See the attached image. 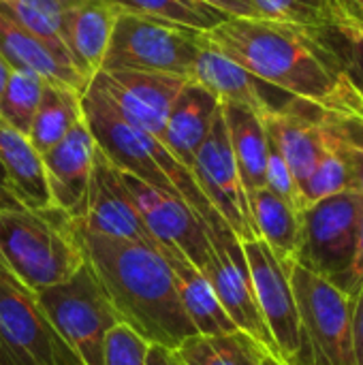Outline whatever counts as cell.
Returning <instances> with one entry per match:
<instances>
[{
	"instance_id": "cell-39",
	"label": "cell",
	"mask_w": 363,
	"mask_h": 365,
	"mask_svg": "<svg viewBox=\"0 0 363 365\" xmlns=\"http://www.w3.org/2000/svg\"><path fill=\"white\" fill-rule=\"evenodd\" d=\"M353 355L355 365H363V282L353 299Z\"/></svg>"
},
{
	"instance_id": "cell-4",
	"label": "cell",
	"mask_w": 363,
	"mask_h": 365,
	"mask_svg": "<svg viewBox=\"0 0 363 365\" xmlns=\"http://www.w3.org/2000/svg\"><path fill=\"white\" fill-rule=\"evenodd\" d=\"M83 263L71 218L60 210L0 212V265L32 293L66 282Z\"/></svg>"
},
{
	"instance_id": "cell-11",
	"label": "cell",
	"mask_w": 363,
	"mask_h": 365,
	"mask_svg": "<svg viewBox=\"0 0 363 365\" xmlns=\"http://www.w3.org/2000/svg\"><path fill=\"white\" fill-rule=\"evenodd\" d=\"M244 252L250 267L255 297L276 344L278 359L287 365H310L312 355L302 331L289 267L282 265L261 240L244 242Z\"/></svg>"
},
{
	"instance_id": "cell-44",
	"label": "cell",
	"mask_w": 363,
	"mask_h": 365,
	"mask_svg": "<svg viewBox=\"0 0 363 365\" xmlns=\"http://www.w3.org/2000/svg\"><path fill=\"white\" fill-rule=\"evenodd\" d=\"M263 365H287V364H285V361H280V359H276V357H272V355H270V357H267V359H265V361H263Z\"/></svg>"
},
{
	"instance_id": "cell-14",
	"label": "cell",
	"mask_w": 363,
	"mask_h": 365,
	"mask_svg": "<svg viewBox=\"0 0 363 365\" xmlns=\"http://www.w3.org/2000/svg\"><path fill=\"white\" fill-rule=\"evenodd\" d=\"M122 180L156 246H175L201 269L210 252L201 216L178 195L158 190L124 171Z\"/></svg>"
},
{
	"instance_id": "cell-15",
	"label": "cell",
	"mask_w": 363,
	"mask_h": 365,
	"mask_svg": "<svg viewBox=\"0 0 363 365\" xmlns=\"http://www.w3.org/2000/svg\"><path fill=\"white\" fill-rule=\"evenodd\" d=\"M92 81L109 96L126 120L163 141L169 109L188 79L171 73L101 71Z\"/></svg>"
},
{
	"instance_id": "cell-16",
	"label": "cell",
	"mask_w": 363,
	"mask_h": 365,
	"mask_svg": "<svg viewBox=\"0 0 363 365\" xmlns=\"http://www.w3.org/2000/svg\"><path fill=\"white\" fill-rule=\"evenodd\" d=\"M270 143L282 154L297 184H302L327 150L325 111L304 101L289 98L261 113Z\"/></svg>"
},
{
	"instance_id": "cell-35",
	"label": "cell",
	"mask_w": 363,
	"mask_h": 365,
	"mask_svg": "<svg viewBox=\"0 0 363 365\" xmlns=\"http://www.w3.org/2000/svg\"><path fill=\"white\" fill-rule=\"evenodd\" d=\"M148 346L150 342L135 329H131L126 323H118L105 336L101 365H145Z\"/></svg>"
},
{
	"instance_id": "cell-27",
	"label": "cell",
	"mask_w": 363,
	"mask_h": 365,
	"mask_svg": "<svg viewBox=\"0 0 363 365\" xmlns=\"http://www.w3.org/2000/svg\"><path fill=\"white\" fill-rule=\"evenodd\" d=\"M81 120V92L64 83L45 81L39 109L28 130V139L39 154H45Z\"/></svg>"
},
{
	"instance_id": "cell-2",
	"label": "cell",
	"mask_w": 363,
	"mask_h": 365,
	"mask_svg": "<svg viewBox=\"0 0 363 365\" xmlns=\"http://www.w3.org/2000/svg\"><path fill=\"white\" fill-rule=\"evenodd\" d=\"M71 231L122 323L150 344L169 349L197 334L158 246L98 235L75 220H71Z\"/></svg>"
},
{
	"instance_id": "cell-31",
	"label": "cell",
	"mask_w": 363,
	"mask_h": 365,
	"mask_svg": "<svg viewBox=\"0 0 363 365\" xmlns=\"http://www.w3.org/2000/svg\"><path fill=\"white\" fill-rule=\"evenodd\" d=\"M45 81L47 79L41 77L39 73L13 68L0 94V120L28 137L32 118L43 96Z\"/></svg>"
},
{
	"instance_id": "cell-46",
	"label": "cell",
	"mask_w": 363,
	"mask_h": 365,
	"mask_svg": "<svg viewBox=\"0 0 363 365\" xmlns=\"http://www.w3.org/2000/svg\"><path fill=\"white\" fill-rule=\"evenodd\" d=\"M310 365H315V364H310Z\"/></svg>"
},
{
	"instance_id": "cell-21",
	"label": "cell",
	"mask_w": 363,
	"mask_h": 365,
	"mask_svg": "<svg viewBox=\"0 0 363 365\" xmlns=\"http://www.w3.org/2000/svg\"><path fill=\"white\" fill-rule=\"evenodd\" d=\"M190 81L205 88L212 96L218 98V103L244 105L257 111L259 115L272 107L267 96L261 92V81L252 77L248 71H244L240 64H235L231 58L220 53L216 47H212L203 38V32L201 49L190 71Z\"/></svg>"
},
{
	"instance_id": "cell-25",
	"label": "cell",
	"mask_w": 363,
	"mask_h": 365,
	"mask_svg": "<svg viewBox=\"0 0 363 365\" xmlns=\"http://www.w3.org/2000/svg\"><path fill=\"white\" fill-rule=\"evenodd\" d=\"M248 205L259 240L265 242V246L282 265L293 263L302 231L300 212L291 207L285 199L274 195L267 186L250 192Z\"/></svg>"
},
{
	"instance_id": "cell-45",
	"label": "cell",
	"mask_w": 363,
	"mask_h": 365,
	"mask_svg": "<svg viewBox=\"0 0 363 365\" xmlns=\"http://www.w3.org/2000/svg\"><path fill=\"white\" fill-rule=\"evenodd\" d=\"M319 2H323V0H319ZM323 6H325V4H323Z\"/></svg>"
},
{
	"instance_id": "cell-1",
	"label": "cell",
	"mask_w": 363,
	"mask_h": 365,
	"mask_svg": "<svg viewBox=\"0 0 363 365\" xmlns=\"http://www.w3.org/2000/svg\"><path fill=\"white\" fill-rule=\"evenodd\" d=\"M203 38L261 83L325 113L363 122V101L338 60L308 28L259 17H227Z\"/></svg>"
},
{
	"instance_id": "cell-26",
	"label": "cell",
	"mask_w": 363,
	"mask_h": 365,
	"mask_svg": "<svg viewBox=\"0 0 363 365\" xmlns=\"http://www.w3.org/2000/svg\"><path fill=\"white\" fill-rule=\"evenodd\" d=\"M173 351L182 365H263L270 357L261 342L240 329L220 336L193 334Z\"/></svg>"
},
{
	"instance_id": "cell-22",
	"label": "cell",
	"mask_w": 363,
	"mask_h": 365,
	"mask_svg": "<svg viewBox=\"0 0 363 365\" xmlns=\"http://www.w3.org/2000/svg\"><path fill=\"white\" fill-rule=\"evenodd\" d=\"M0 165L6 173L15 199L26 210H51L41 154L30 139L0 120Z\"/></svg>"
},
{
	"instance_id": "cell-6",
	"label": "cell",
	"mask_w": 363,
	"mask_h": 365,
	"mask_svg": "<svg viewBox=\"0 0 363 365\" xmlns=\"http://www.w3.org/2000/svg\"><path fill=\"white\" fill-rule=\"evenodd\" d=\"M34 295L58 336L79 361L83 365L103 364L105 336L122 321L90 265L83 263L66 282Z\"/></svg>"
},
{
	"instance_id": "cell-36",
	"label": "cell",
	"mask_w": 363,
	"mask_h": 365,
	"mask_svg": "<svg viewBox=\"0 0 363 365\" xmlns=\"http://www.w3.org/2000/svg\"><path fill=\"white\" fill-rule=\"evenodd\" d=\"M265 186L278 195L280 199H285L291 207H295L300 214L306 207L304 199H302V190L300 184L291 171V167L287 165V160L282 158V154L270 143L267 139V165H265Z\"/></svg>"
},
{
	"instance_id": "cell-20",
	"label": "cell",
	"mask_w": 363,
	"mask_h": 365,
	"mask_svg": "<svg viewBox=\"0 0 363 365\" xmlns=\"http://www.w3.org/2000/svg\"><path fill=\"white\" fill-rule=\"evenodd\" d=\"M158 250L163 252V257L171 267L182 308L188 321L193 323L195 331L203 336H220V334L237 331L235 323L220 306L203 272L197 265H193L188 257L180 252L175 246H158Z\"/></svg>"
},
{
	"instance_id": "cell-43",
	"label": "cell",
	"mask_w": 363,
	"mask_h": 365,
	"mask_svg": "<svg viewBox=\"0 0 363 365\" xmlns=\"http://www.w3.org/2000/svg\"><path fill=\"white\" fill-rule=\"evenodd\" d=\"M11 71H13V66L0 56V94H2V90H4V86H6V81H9Z\"/></svg>"
},
{
	"instance_id": "cell-28",
	"label": "cell",
	"mask_w": 363,
	"mask_h": 365,
	"mask_svg": "<svg viewBox=\"0 0 363 365\" xmlns=\"http://www.w3.org/2000/svg\"><path fill=\"white\" fill-rule=\"evenodd\" d=\"M75 2L79 0H0V6L36 36L66 68L77 73L64 43V17Z\"/></svg>"
},
{
	"instance_id": "cell-19",
	"label": "cell",
	"mask_w": 363,
	"mask_h": 365,
	"mask_svg": "<svg viewBox=\"0 0 363 365\" xmlns=\"http://www.w3.org/2000/svg\"><path fill=\"white\" fill-rule=\"evenodd\" d=\"M218 111V98L190 79L175 96L167 115L163 143L184 167H193L195 156L208 139Z\"/></svg>"
},
{
	"instance_id": "cell-34",
	"label": "cell",
	"mask_w": 363,
	"mask_h": 365,
	"mask_svg": "<svg viewBox=\"0 0 363 365\" xmlns=\"http://www.w3.org/2000/svg\"><path fill=\"white\" fill-rule=\"evenodd\" d=\"M259 19L278 24L315 28L329 19L327 9L319 0H252Z\"/></svg>"
},
{
	"instance_id": "cell-24",
	"label": "cell",
	"mask_w": 363,
	"mask_h": 365,
	"mask_svg": "<svg viewBox=\"0 0 363 365\" xmlns=\"http://www.w3.org/2000/svg\"><path fill=\"white\" fill-rule=\"evenodd\" d=\"M0 56L19 71H32L53 83H64L83 94L88 81L75 71L66 68L36 36H32L19 21H15L0 6Z\"/></svg>"
},
{
	"instance_id": "cell-41",
	"label": "cell",
	"mask_w": 363,
	"mask_h": 365,
	"mask_svg": "<svg viewBox=\"0 0 363 365\" xmlns=\"http://www.w3.org/2000/svg\"><path fill=\"white\" fill-rule=\"evenodd\" d=\"M145 365H182L175 357V351L163 344H150L148 355H145Z\"/></svg>"
},
{
	"instance_id": "cell-30",
	"label": "cell",
	"mask_w": 363,
	"mask_h": 365,
	"mask_svg": "<svg viewBox=\"0 0 363 365\" xmlns=\"http://www.w3.org/2000/svg\"><path fill=\"white\" fill-rule=\"evenodd\" d=\"M116 9L160 17L199 32H208L227 19L225 13L210 6L203 0H107Z\"/></svg>"
},
{
	"instance_id": "cell-33",
	"label": "cell",
	"mask_w": 363,
	"mask_h": 365,
	"mask_svg": "<svg viewBox=\"0 0 363 365\" xmlns=\"http://www.w3.org/2000/svg\"><path fill=\"white\" fill-rule=\"evenodd\" d=\"M325 126L334 145L349 165L353 190L363 201V122L325 113Z\"/></svg>"
},
{
	"instance_id": "cell-5",
	"label": "cell",
	"mask_w": 363,
	"mask_h": 365,
	"mask_svg": "<svg viewBox=\"0 0 363 365\" xmlns=\"http://www.w3.org/2000/svg\"><path fill=\"white\" fill-rule=\"evenodd\" d=\"M199 49V30L118 9L101 71L171 73L190 79Z\"/></svg>"
},
{
	"instance_id": "cell-37",
	"label": "cell",
	"mask_w": 363,
	"mask_h": 365,
	"mask_svg": "<svg viewBox=\"0 0 363 365\" xmlns=\"http://www.w3.org/2000/svg\"><path fill=\"white\" fill-rule=\"evenodd\" d=\"M363 282V210L359 218V231H357V244H355V255L349 265V269L334 282L342 293H347L351 299H355L359 287Z\"/></svg>"
},
{
	"instance_id": "cell-17",
	"label": "cell",
	"mask_w": 363,
	"mask_h": 365,
	"mask_svg": "<svg viewBox=\"0 0 363 365\" xmlns=\"http://www.w3.org/2000/svg\"><path fill=\"white\" fill-rule=\"evenodd\" d=\"M96 156V141L86 124L77 122L51 150L41 154L51 205L71 220L79 218Z\"/></svg>"
},
{
	"instance_id": "cell-9",
	"label": "cell",
	"mask_w": 363,
	"mask_h": 365,
	"mask_svg": "<svg viewBox=\"0 0 363 365\" xmlns=\"http://www.w3.org/2000/svg\"><path fill=\"white\" fill-rule=\"evenodd\" d=\"M0 365H83L58 336L36 295L2 265Z\"/></svg>"
},
{
	"instance_id": "cell-38",
	"label": "cell",
	"mask_w": 363,
	"mask_h": 365,
	"mask_svg": "<svg viewBox=\"0 0 363 365\" xmlns=\"http://www.w3.org/2000/svg\"><path fill=\"white\" fill-rule=\"evenodd\" d=\"M329 19L355 24L363 28V0H323Z\"/></svg>"
},
{
	"instance_id": "cell-18",
	"label": "cell",
	"mask_w": 363,
	"mask_h": 365,
	"mask_svg": "<svg viewBox=\"0 0 363 365\" xmlns=\"http://www.w3.org/2000/svg\"><path fill=\"white\" fill-rule=\"evenodd\" d=\"M118 9L107 0H79L64 17V43L77 73L90 83L101 71Z\"/></svg>"
},
{
	"instance_id": "cell-23",
	"label": "cell",
	"mask_w": 363,
	"mask_h": 365,
	"mask_svg": "<svg viewBox=\"0 0 363 365\" xmlns=\"http://www.w3.org/2000/svg\"><path fill=\"white\" fill-rule=\"evenodd\" d=\"M223 118L227 124V135L231 152L240 171L242 186L246 195L265 186V165H267V133L263 120L257 111L235 105L220 103Z\"/></svg>"
},
{
	"instance_id": "cell-13",
	"label": "cell",
	"mask_w": 363,
	"mask_h": 365,
	"mask_svg": "<svg viewBox=\"0 0 363 365\" xmlns=\"http://www.w3.org/2000/svg\"><path fill=\"white\" fill-rule=\"evenodd\" d=\"M73 220L79 227L98 235L156 246L122 180V171L111 165L98 148L83 210L79 218Z\"/></svg>"
},
{
	"instance_id": "cell-42",
	"label": "cell",
	"mask_w": 363,
	"mask_h": 365,
	"mask_svg": "<svg viewBox=\"0 0 363 365\" xmlns=\"http://www.w3.org/2000/svg\"><path fill=\"white\" fill-rule=\"evenodd\" d=\"M21 207V203L15 199L13 190H11V184L6 180V173L0 165V212H6V210H17Z\"/></svg>"
},
{
	"instance_id": "cell-40",
	"label": "cell",
	"mask_w": 363,
	"mask_h": 365,
	"mask_svg": "<svg viewBox=\"0 0 363 365\" xmlns=\"http://www.w3.org/2000/svg\"><path fill=\"white\" fill-rule=\"evenodd\" d=\"M203 2L218 9L227 17H259L252 6V0H203Z\"/></svg>"
},
{
	"instance_id": "cell-8",
	"label": "cell",
	"mask_w": 363,
	"mask_h": 365,
	"mask_svg": "<svg viewBox=\"0 0 363 365\" xmlns=\"http://www.w3.org/2000/svg\"><path fill=\"white\" fill-rule=\"evenodd\" d=\"M201 220L210 244L208 259L201 265L203 276L212 284L220 306L235 323V327L252 336L257 342H261L267 349V353L278 359L276 344L255 297L244 242L231 231V227L218 216L216 210H212Z\"/></svg>"
},
{
	"instance_id": "cell-7",
	"label": "cell",
	"mask_w": 363,
	"mask_h": 365,
	"mask_svg": "<svg viewBox=\"0 0 363 365\" xmlns=\"http://www.w3.org/2000/svg\"><path fill=\"white\" fill-rule=\"evenodd\" d=\"M297 314L315 365H355L353 299L317 272L289 263Z\"/></svg>"
},
{
	"instance_id": "cell-10",
	"label": "cell",
	"mask_w": 363,
	"mask_h": 365,
	"mask_svg": "<svg viewBox=\"0 0 363 365\" xmlns=\"http://www.w3.org/2000/svg\"><path fill=\"white\" fill-rule=\"evenodd\" d=\"M363 201L355 190H344L302 210L300 246L295 263L336 282L351 265L357 244Z\"/></svg>"
},
{
	"instance_id": "cell-3",
	"label": "cell",
	"mask_w": 363,
	"mask_h": 365,
	"mask_svg": "<svg viewBox=\"0 0 363 365\" xmlns=\"http://www.w3.org/2000/svg\"><path fill=\"white\" fill-rule=\"evenodd\" d=\"M81 111L96 148L120 171L158 190L182 197L201 218L214 210L193 171L184 167L160 139L126 120L94 81H90L81 94Z\"/></svg>"
},
{
	"instance_id": "cell-12",
	"label": "cell",
	"mask_w": 363,
	"mask_h": 365,
	"mask_svg": "<svg viewBox=\"0 0 363 365\" xmlns=\"http://www.w3.org/2000/svg\"><path fill=\"white\" fill-rule=\"evenodd\" d=\"M190 171L210 205L231 227V231L242 242L259 240L248 205V195L242 186L240 171L231 152L223 109L218 111L208 139L199 148Z\"/></svg>"
},
{
	"instance_id": "cell-32",
	"label": "cell",
	"mask_w": 363,
	"mask_h": 365,
	"mask_svg": "<svg viewBox=\"0 0 363 365\" xmlns=\"http://www.w3.org/2000/svg\"><path fill=\"white\" fill-rule=\"evenodd\" d=\"M325 130H327V126H325ZM300 190H302L304 205L317 203L321 199H327V197L344 192V190H353L349 165H347L344 156L340 154V150L334 145L329 133H327L325 154L321 156V160L317 163L312 173L300 184Z\"/></svg>"
},
{
	"instance_id": "cell-29",
	"label": "cell",
	"mask_w": 363,
	"mask_h": 365,
	"mask_svg": "<svg viewBox=\"0 0 363 365\" xmlns=\"http://www.w3.org/2000/svg\"><path fill=\"white\" fill-rule=\"evenodd\" d=\"M310 34L338 60L347 79L363 101V28L355 24L327 19L315 28Z\"/></svg>"
}]
</instances>
